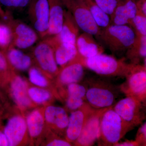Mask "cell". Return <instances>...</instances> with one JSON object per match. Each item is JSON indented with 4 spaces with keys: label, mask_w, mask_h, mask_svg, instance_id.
<instances>
[{
    "label": "cell",
    "mask_w": 146,
    "mask_h": 146,
    "mask_svg": "<svg viewBox=\"0 0 146 146\" xmlns=\"http://www.w3.org/2000/svg\"><path fill=\"white\" fill-rule=\"evenodd\" d=\"M77 57L84 68L99 75L107 77L125 78L135 65L127 63L125 58L118 59L103 53L87 58L78 53Z\"/></svg>",
    "instance_id": "1"
},
{
    "label": "cell",
    "mask_w": 146,
    "mask_h": 146,
    "mask_svg": "<svg viewBox=\"0 0 146 146\" xmlns=\"http://www.w3.org/2000/svg\"><path fill=\"white\" fill-rule=\"evenodd\" d=\"M131 129L116 113L112 106L110 107L104 112L101 119L99 144L115 146Z\"/></svg>",
    "instance_id": "2"
},
{
    "label": "cell",
    "mask_w": 146,
    "mask_h": 146,
    "mask_svg": "<svg viewBox=\"0 0 146 146\" xmlns=\"http://www.w3.org/2000/svg\"><path fill=\"white\" fill-rule=\"evenodd\" d=\"M98 37L112 53L120 54L126 52L133 45L136 34L133 28L128 25L110 24L102 29Z\"/></svg>",
    "instance_id": "3"
},
{
    "label": "cell",
    "mask_w": 146,
    "mask_h": 146,
    "mask_svg": "<svg viewBox=\"0 0 146 146\" xmlns=\"http://www.w3.org/2000/svg\"><path fill=\"white\" fill-rule=\"evenodd\" d=\"M86 87V103L95 109L112 107L115 104L119 88L100 78H91ZM121 92V91H120Z\"/></svg>",
    "instance_id": "4"
},
{
    "label": "cell",
    "mask_w": 146,
    "mask_h": 146,
    "mask_svg": "<svg viewBox=\"0 0 146 146\" xmlns=\"http://www.w3.org/2000/svg\"><path fill=\"white\" fill-rule=\"evenodd\" d=\"M126 80L119 86L126 96L133 97L142 102L146 98V70L144 66L135 64L125 77Z\"/></svg>",
    "instance_id": "5"
},
{
    "label": "cell",
    "mask_w": 146,
    "mask_h": 146,
    "mask_svg": "<svg viewBox=\"0 0 146 146\" xmlns=\"http://www.w3.org/2000/svg\"><path fill=\"white\" fill-rule=\"evenodd\" d=\"M63 5L72 14L84 32L98 37L102 29L97 25L86 7L78 0H62Z\"/></svg>",
    "instance_id": "6"
},
{
    "label": "cell",
    "mask_w": 146,
    "mask_h": 146,
    "mask_svg": "<svg viewBox=\"0 0 146 146\" xmlns=\"http://www.w3.org/2000/svg\"><path fill=\"white\" fill-rule=\"evenodd\" d=\"M38 69L48 77L57 76L59 69L55 57L53 47L48 38L39 42L33 50Z\"/></svg>",
    "instance_id": "7"
},
{
    "label": "cell",
    "mask_w": 146,
    "mask_h": 146,
    "mask_svg": "<svg viewBox=\"0 0 146 146\" xmlns=\"http://www.w3.org/2000/svg\"><path fill=\"white\" fill-rule=\"evenodd\" d=\"M112 108L123 121L133 128L142 121L141 102L133 97L126 96L115 103Z\"/></svg>",
    "instance_id": "8"
},
{
    "label": "cell",
    "mask_w": 146,
    "mask_h": 146,
    "mask_svg": "<svg viewBox=\"0 0 146 146\" xmlns=\"http://www.w3.org/2000/svg\"><path fill=\"white\" fill-rule=\"evenodd\" d=\"M29 13L35 29L42 38L48 36L49 8L47 0H30Z\"/></svg>",
    "instance_id": "9"
},
{
    "label": "cell",
    "mask_w": 146,
    "mask_h": 146,
    "mask_svg": "<svg viewBox=\"0 0 146 146\" xmlns=\"http://www.w3.org/2000/svg\"><path fill=\"white\" fill-rule=\"evenodd\" d=\"M108 108L94 110L86 120L80 135L74 143L75 145L92 146L98 141L101 119L104 112Z\"/></svg>",
    "instance_id": "10"
},
{
    "label": "cell",
    "mask_w": 146,
    "mask_h": 146,
    "mask_svg": "<svg viewBox=\"0 0 146 146\" xmlns=\"http://www.w3.org/2000/svg\"><path fill=\"white\" fill-rule=\"evenodd\" d=\"M94 109L85 102L80 108L72 112L65 132V139L67 141L71 143H75L88 117Z\"/></svg>",
    "instance_id": "11"
},
{
    "label": "cell",
    "mask_w": 146,
    "mask_h": 146,
    "mask_svg": "<svg viewBox=\"0 0 146 146\" xmlns=\"http://www.w3.org/2000/svg\"><path fill=\"white\" fill-rule=\"evenodd\" d=\"M26 120L21 115L13 116L9 119L4 129L9 146L23 144L27 134Z\"/></svg>",
    "instance_id": "12"
},
{
    "label": "cell",
    "mask_w": 146,
    "mask_h": 146,
    "mask_svg": "<svg viewBox=\"0 0 146 146\" xmlns=\"http://www.w3.org/2000/svg\"><path fill=\"white\" fill-rule=\"evenodd\" d=\"M138 9L137 0H117L116 8L110 17L111 24L130 26Z\"/></svg>",
    "instance_id": "13"
},
{
    "label": "cell",
    "mask_w": 146,
    "mask_h": 146,
    "mask_svg": "<svg viewBox=\"0 0 146 146\" xmlns=\"http://www.w3.org/2000/svg\"><path fill=\"white\" fill-rule=\"evenodd\" d=\"M84 68L76 56L59 70L57 75L58 81L60 85L65 86L79 82L83 78Z\"/></svg>",
    "instance_id": "14"
},
{
    "label": "cell",
    "mask_w": 146,
    "mask_h": 146,
    "mask_svg": "<svg viewBox=\"0 0 146 146\" xmlns=\"http://www.w3.org/2000/svg\"><path fill=\"white\" fill-rule=\"evenodd\" d=\"M79 27L70 11L65 9L62 29L60 32L52 37L60 43L76 45L79 36Z\"/></svg>",
    "instance_id": "15"
},
{
    "label": "cell",
    "mask_w": 146,
    "mask_h": 146,
    "mask_svg": "<svg viewBox=\"0 0 146 146\" xmlns=\"http://www.w3.org/2000/svg\"><path fill=\"white\" fill-rule=\"evenodd\" d=\"M28 89L27 83L24 78L19 76L13 77L11 82V93L13 100L22 109H27L33 106Z\"/></svg>",
    "instance_id": "16"
},
{
    "label": "cell",
    "mask_w": 146,
    "mask_h": 146,
    "mask_svg": "<svg viewBox=\"0 0 146 146\" xmlns=\"http://www.w3.org/2000/svg\"><path fill=\"white\" fill-rule=\"evenodd\" d=\"M49 8V26L48 35L54 36L62 29L65 9L62 0H47Z\"/></svg>",
    "instance_id": "17"
},
{
    "label": "cell",
    "mask_w": 146,
    "mask_h": 146,
    "mask_svg": "<svg viewBox=\"0 0 146 146\" xmlns=\"http://www.w3.org/2000/svg\"><path fill=\"white\" fill-rule=\"evenodd\" d=\"M94 36L84 32L78 37L76 45L78 53L82 57L87 58L103 53V48L98 44Z\"/></svg>",
    "instance_id": "18"
},
{
    "label": "cell",
    "mask_w": 146,
    "mask_h": 146,
    "mask_svg": "<svg viewBox=\"0 0 146 146\" xmlns=\"http://www.w3.org/2000/svg\"><path fill=\"white\" fill-rule=\"evenodd\" d=\"M44 115L45 121L48 124L55 127L59 131L66 132L69 116L65 109L58 106H50L45 109Z\"/></svg>",
    "instance_id": "19"
},
{
    "label": "cell",
    "mask_w": 146,
    "mask_h": 146,
    "mask_svg": "<svg viewBox=\"0 0 146 146\" xmlns=\"http://www.w3.org/2000/svg\"><path fill=\"white\" fill-rule=\"evenodd\" d=\"M48 39L54 49L57 65L61 68L74 59L78 54L76 45L60 43L54 40L52 37Z\"/></svg>",
    "instance_id": "20"
},
{
    "label": "cell",
    "mask_w": 146,
    "mask_h": 146,
    "mask_svg": "<svg viewBox=\"0 0 146 146\" xmlns=\"http://www.w3.org/2000/svg\"><path fill=\"white\" fill-rule=\"evenodd\" d=\"M14 44L19 48L26 49L36 42L38 36L35 31L26 24L18 23L14 27Z\"/></svg>",
    "instance_id": "21"
},
{
    "label": "cell",
    "mask_w": 146,
    "mask_h": 146,
    "mask_svg": "<svg viewBox=\"0 0 146 146\" xmlns=\"http://www.w3.org/2000/svg\"><path fill=\"white\" fill-rule=\"evenodd\" d=\"M28 131L31 138H36L42 134L45 125L44 112L41 110L35 109L29 113L26 119Z\"/></svg>",
    "instance_id": "22"
},
{
    "label": "cell",
    "mask_w": 146,
    "mask_h": 146,
    "mask_svg": "<svg viewBox=\"0 0 146 146\" xmlns=\"http://www.w3.org/2000/svg\"><path fill=\"white\" fill-rule=\"evenodd\" d=\"M89 10L97 25L101 29L111 24L110 16L104 11L93 0H78Z\"/></svg>",
    "instance_id": "23"
},
{
    "label": "cell",
    "mask_w": 146,
    "mask_h": 146,
    "mask_svg": "<svg viewBox=\"0 0 146 146\" xmlns=\"http://www.w3.org/2000/svg\"><path fill=\"white\" fill-rule=\"evenodd\" d=\"M126 57L132 64H138L141 59L146 58V35L136 34L133 45L126 52Z\"/></svg>",
    "instance_id": "24"
},
{
    "label": "cell",
    "mask_w": 146,
    "mask_h": 146,
    "mask_svg": "<svg viewBox=\"0 0 146 146\" xmlns=\"http://www.w3.org/2000/svg\"><path fill=\"white\" fill-rule=\"evenodd\" d=\"M8 58L12 66L19 70H26L31 65V58L16 49H11L9 51Z\"/></svg>",
    "instance_id": "25"
},
{
    "label": "cell",
    "mask_w": 146,
    "mask_h": 146,
    "mask_svg": "<svg viewBox=\"0 0 146 146\" xmlns=\"http://www.w3.org/2000/svg\"><path fill=\"white\" fill-rule=\"evenodd\" d=\"M28 93L32 101L39 104L46 103L51 99L52 97L49 91L39 87L28 88Z\"/></svg>",
    "instance_id": "26"
},
{
    "label": "cell",
    "mask_w": 146,
    "mask_h": 146,
    "mask_svg": "<svg viewBox=\"0 0 146 146\" xmlns=\"http://www.w3.org/2000/svg\"><path fill=\"white\" fill-rule=\"evenodd\" d=\"M44 74L38 68L32 67L29 72L30 81L35 86L41 88H46L49 86V82Z\"/></svg>",
    "instance_id": "27"
},
{
    "label": "cell",
    "mask_w": 146,
    "mask_h": 146,
    "mask_svg": "<svg viewBox=\"0 0 146 146\" xmlns=\"http://www.w3.org/2000/svg\"><path fill=\"white\" fill-rule=\"evenodd\" d=\"M130 26L133 28L136 34L146 35V16L139 9Z\"/></svg>",
    "instance_id": "28"
},
{
    "label": "cell",
    "mask_w": 146,
    "mask_h": 146,
    "mask_svg": "<svg viewBox=\"0 0 146 146\" xmlns=\"http://www.w3.org/2000/svg\"><path fill=\"white\" fill-rule=\"evenodd\" d=\"M86 87L78 83L68 84L67 86V96L78 97L86 100Z\"/></svg>",
    "instance_id": "29"
},
{
    "label": "cell",
    "mask_w": 146,
    "mask_h": 146,
    "mask_svg": "<svg viewBox=\"0 0 146 146\" xmlns=\"http://www.w3.org/2000/svg\"><path fill=\"white\" fill-rule=\"evenodd\" d=\"M12 36V32L8 27L0 25V46L7 47L10 44Z\"/></svg>",
    "instance_id": "30"
},
{
    "label": "cell",
    "mask_w": 146,
    "mask_h": 146,
    "mask_svg": "<svg viewBox=\"0 0 146 146\" xmlns=\"http://www.w3.org/2000/svg\"><path fill=\"white\" fill-rule=\"evenodd\" d=\"M101 8L111 16L117 4V0H93Z\"/></svg>",
    "instance_id": "31"
},
{
    "label": "cell",
    "mask_w": 146,
    "mask_h": 146,
    "mask_svg": "<svg viewBox=\"0 0 146 146\" xmlns=\"http://www.w3.org/2000/svg\"><path fill=\"white\" fill-rule=\"evenodd\" d=\"M84 100L81 98L68 96L65 102L66 108L72 112L75 111L85 103Z\"/></svg>",
    "instance_id": "32"
},
{
    "label": "cell",
    "mask_w": 146,
    "mask_h": 146,
    "mask_svg": "<svg viewBox=\"0 0 146 146\" xmlns=\"http://www.w3.org/2000/svg\"><path fill=\"white\" fill-rule=\"evenodd\" d=\"M30 0H0V2L6 6L23 7L29 3Z\"/></svg>",
    "instance_id": "33"
},
{
    "label": "cell",
    "mask_w": 146,
    "mask_h": 146,
    "mask_svg": "<svg viewBox=\"0 0 146 146\" xmlns=\"http://www.w3.org/2000/svg\"><path fill=\"white\" fill-rule=\"evenodd\" d=\"M136 141L139 145L146 146V121L138 130L136 135Z\"/></svg>",
    "instance_id": "34"
},
{
    "label": "cell",
    "mask_w": 146,
    "mask_h": 146,
    "mask_svg": "<svg viewBox=\"0 0 146 146\" xmlns=\"http://www.w3.org/2000/svg\"><path fill=\"white\" fill-rule=\"evenodd\" d=\"M48 146H70L72 144L67 140L60 139H56L52 140L46 145Z\"/></svg>",
    "instance_id": "35"
},
{
    "label": "cell",
    "mask_w": 146,
    "mask_h": 146,
    "mask_svg": "<svg viewBox=\"0 0 146 146\" xmlns=\"http://www.w3.org/2000/svg\"><path fill=\"white\" fill-rule=\"evenodd\" d=\"M8 65L5 58L0 53V71L3 72L7 70Z\"/></svg>",
    "instance_id": "36"
},
{
    "label": "cell",
    "mask_w": 146,
    "mask_h": 146,
    "mask_svg": "<svg viewBox=\"0 0 146 146\" xmlns=\"http://www.w3.org/2000/svg\"><path fill=\"white\" fill-rule=\"evenodd\" d=\"M138 9L146 16V0H137Z\"/></svg>",
    "instance_id": "37"
},
{
    "label": "cell",
    "mask_w": 146,
    "mask_h": 146,
    "mask_svg": "<svg viewBox=\"0 0 146 146\" xmlns=\"http://www.w3.org/2000/svg\"><path fill=\"white\" fill-rule=\"evenodd\" d=\"M139 145L137 141H125L123 142L117 143L115 146H134Z\"/></svg>",
    "instance_id": "38"
},
{
    "label": "cell",
    "mask_w": 146,
    "mask_h": 146,
    "mask_svg": "<svg viewBox=\"0 0 146 146\" xmlns=\"http://www.w3.org/2000/svg\"><path fill=\"white\" fill-rule=\"evenodd\" d=\"M9 146L8 140L4 132L0 131V146Z\"/></svg>",
    "instance_id": "39"
},
{
    "label": "cell",
    "mask_w": 146,
    "mask_h": 146,
    "mask_svg": "<svg viewBox=\"0 0 146 146\" xmlns=\"http://www.w3.org/2000/svg\"><path fill=\"white\" fill-rule=\"evenodd\" d=\"M144 67L145 68L146 70V58H145V65H144Z\"/></svg>",
    "instance_id": "40"
},
{
    "label": "cell",
    "mask_w": 146,
    "mask_h": 146,
    "mask_svg": "<svg viewBox=\"0 0 146 146\" xmlns=\"http://www.w3.org/2000/svg\"><path fill=\"white\" fill-rule=\"evenodd\" d=\"M145 100H146V98H145Z\"/></svg>",
    "instance_id": "41"
}]
</instances>
